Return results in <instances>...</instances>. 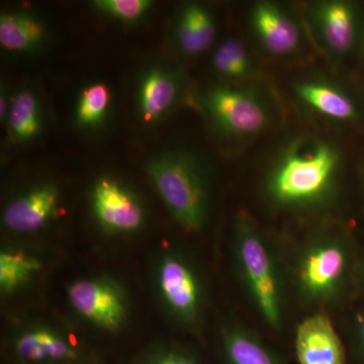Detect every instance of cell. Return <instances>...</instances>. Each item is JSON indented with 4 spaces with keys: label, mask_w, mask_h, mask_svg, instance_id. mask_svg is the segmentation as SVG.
<instances>
[{
    "label": "cell",
    "mask_w": 364,
    "mask_h": 364,
    "mask_svg": "<svg viewBox=\"0 0 364 364\" xmlns=\"http://www.w3.org/2000/svg\"><path fill=\"white\" fill-rule=\"evenodd\" d=\"M340 168L341 155L334 144L315 136L296 139L268 170L263 195L280 212H322L336 198Z\"/></svg>",
    "instance_id": "obj_1"
},
{
    "label": "cell",
    "mask_w": 364,
    "mask_h": 364,
    "mask_svg": "<svg viewBox=\"0 0 364 364\" xmlns=\"http://www.w3.org/2000/svg\"><path fill=\"white\" fill-rule=\"evenodd\" d=\"M356 265L348 235L331 226L318 228L286 257L289 294L313 313H326L344 299Z\"/></svg>",
    "instance_id": "obj_2"
},
{
    "label": "cell",
    "mask_w": 364,
    "mask_h": 364,
    "mask_svg": "<svg viewBox=\"0 0 364 364\" xmlns=\"http://www.w3.org/2000/svg\"><path fill=\"white\" fill-rule=\"evenodd\" d=\"M232 251L235 273L249 304L272 331L282 333L291 296L286 256L244 212L235 219Z\"/></svg>",
    "instance_id": "obj_3"
},
{
    "label": "cell",
    "mask_w": 364,
    "mask_h": 364,
    "mask_svg": "<svg viewBox=\"0 0 364 364\" xmlns=\"http://www.w3.org/2000/svg\"><path fill=\"white\" fill-rule=\"evenodd\" d=\"M144 168L174 220L188 232L202 231L212 205L205 160L186 148H167L148 158Z\"/></svg>",
    "instance_id": "obj_4"
},
{
    "label": "cell",
    "mask_w": 364,
    "mask_h": 364,
    "mask_svg": "<svg viewBox=\"0 0 364 364\" xmlns=\"http://www.w3.org/2000/svg\"><path fill=\"white\" fill-rule=\"evenodd\" d=\"M153 279L170 320L182 329L198 331L207 308V287L193 258L181 249H165L155 262Z\"/></svg>",
    "instance_id": "obj_5"
},
{
    "label": "cell",
    "mask_w": 364,
    "mask_h": 364,
    "mask_svg": "<svg viewBox=\"0 0 364 364\" xmlns=\"http://www.w3.org/2000/svg\"><path fill=\"white\" fill-rule=\"evenodd\" d=\"M200 104L210 128L228 140H251L269 126L267 102L253 88L215 86L203 93Z\"/></svg>",
    "instance_id": "obj_6"
},
{
    "label": "cell",
    "mask_w": 364,
    "mask_h": 364,
    "mask_svg": "<svg viewBox=\"0 0 364 364\" xmlns=\"http://www.w3.org/2000/svg\"><path fill=\"white\" fill-rule=\"evenodd\" d=\"M68 299L81 317L107 332L121 330L128 318L126 294L109 277L76 280L68 287Z\"/></svg>",
    "instance_id": "obj_7"
},
{
    "label": "cell",
    "mask_w": 364,
    "mask_h": 364,
    "mask_svg": "<svg viewBox=\"0 0 364 364\" xmlns=\"http://www.w3.org/2000/svg\"><path fill=\"white\" fill-rule=\"evenodd\" d=\"M93 217L100 226L112 234H133L146 221L145 205L136 193L123 182L102 176L90 193Z\"/></svg>",
    "instance_id": "obj_8"
},
{
    "label": "cell",
    "mask_w": 364,
    "mask_h": 364,
    "mask_svg": "<svg viewBox=\"0 0 364 364\" xmlns=\"http://www.w3.org/2000/svg\"><path fill=\"white\" fill-rule=\"evenodd\" d=\"M186 92L182 73L167 64L144 69L136 86V109L144 124H154L176 109Z\"/></svg>",
    "instance_id": "obj_9"
},
{
    "label": "cell",
    "mask_w": 364,
    "mask_h": 364,
    "mask_svg": "<svg viewBox=\"0 0 364 364\" xmlns=\"http://www.w3.org/2000/svg\"><path fill=\"white\" fill-rule=\"evenodd\" d=\"M249 23L256 39L272 56L289 57L301 47V26L294 14L280 4L255 2Z\"/></svg>",
    "instance_id": "obj_10"
},
{
    "label": "cell",
    "mask_w": 364,
    "mask_h": 364,
    "mask_svg": "<svg viewBox=\"0 0 364 364\" xmlns=\"http://www.w3.org/2000/svg\"><path fill=\"white\" fill-rule=\"evenodd\" d=\"M308 18L323 47L335 56H345L358 39V14L351 4L340 0L314 2Z\"/></svg>",
    "instance_id": "obj_11"
},
{
    "label": "cell",
    "mask_w": 364,
    "mask_h": 364,
    "mask_svg": "<svg viewBox=\"0 0 364 364\" xmlns=\"http://www.w3.org/2000/svg\"><path fill=\"white\" fill-rule=\"evenodd\" d=\"M60 198L59 188L55 184H38L7 203L2 214V223L14 233L39 231L56 215Z\"/></svg>",
    "instance_id": "obj_12"
},
{
    "label": "cell",
    "mask_w": 364,
    "mask_h": 364,
    "mask_svg": "<svg viewBox=\"0 0 364 364\" xmlns=\"http://www.w3.org/2000/svg\"><path fill=\"white\" fill-rule=\"evenodd\" d=\"M296 353L299 364H346L342 340L324 312L312 313L299 323Z\"/></svg>",
    "instance_id": "obj_13"
},
{
    "label": "cell",
    "mask_w": 364,
    "mask_h": 364,
    "mask_svg": "<svg viewBox=\"0 0 364 364\" xmlns=\"http://www.w3.org/2000/svg\"><path fill=\"white\" fill-rule=\"evenodd\" d=\"M217 23L214 14L200 2L183 4L177 11L173 26L174 43L181 54L196 57L214 44Z\"/></svg>",
    "instance_id": "obj_14"
},
{
    "label": "cell",
    "mask_w": 364,
    "mask_h": 364,
    "mask_svg": "<svg viewBox=\"0 0 364 364\" xmlns=\"http://www.w3.org/2000/svg\"><path fill=\"white\" fill-rule=\"evenodd\" d=\"M49 38L47 23L37 14L21 9L0 16V45L6 52L30 55L39 52Z\"/></svg>",
    "instance_id": "obj_15"
},
{
    "label": "cell",
    "mask_w": 364,
    "mask_h": 364,
    "mask_svg": "<svg viewBox=\"0 0 364 364\" xmlns=\"http://www.w3.org/2000/svg\"><path fill=\"white\" fill-rule=\"evenodd\" d=\"M228 364H284L259 334L240 321H228L220 329Z\"/></svg>",
    "instance_id": "obj_16"
},
{
    "label": "cell",
    "mask_w": 364,
    "mask_h": 364,
    "mask_svg": "<svg viewBox=\"0 0 364 364\" xmlns=\"http://www.w3.org/2000/svg\"><path fill=\"white\" fill-rule=\"evenodd\" d=\"M294 91L299 100L321 116L335 121H354L358 107L351 97L339 86L322 78H308L298 81Z\"/></svg>",
    "instance_id": "obj_17"
},
{
    "label": "cell",
    "mask_w": 364,
    "mask_h": 364,
    "mask_svg": "<svg viewBox=\"0 0 364 364\" xmlns=\"http://www.w3.org/2000/svg\"><path fill=\"white\" fill-rule=\"evenodd\" d=\"M9 138L25 145L37 140L45 129V116L39 95L32 88H21L11 97L6 122Z\"/></svg>",
    "instance_id": "obj_18"
},
{
    "label": "cell",
    "mask_w": 364,
    "mask_h": 364,
    "mask_svg": "<svg viewBox=\"0 0 364 364\" xmlns=\"http://www.w3.org/2000/svg\"><path fill=\"white\" fill-rule=\"evenodd\" d=\"M16 350L23 361L33 364L79 358L78 351L65 337L48 328H33L21 333L16 341Z\"/></svg>",
    "instance_id": "obj_19"
},
{
    "label": "cell",
    "mask_w": 364,
    "mask_h": 364,
    "mask_svg": "<svg viewBox=\"0 0 364 364\" xmlns=\"http://www.w3.org/2000/svg\"><path fill=\"white\" fill-rule=\"evenodd\" d=\"M210 66L217 75L237 83L252 80L260 71L247 46L236 38H228L215 47Z\"/></svg>",
    "instance_id": "obj_20"
},
{
    "label": "cell",
    "mask_w": 364,
    "mask_h": 364,
    "mask_svg": "<svg viewBox=\"0 0 364 364\" xmlns=\"http://www.w3.org/2000/svg\"><path fill=\"white\" fill-rule=\"evenodd\" d=\"M111 87L104 81H92L79 91L74 109V122L81 131H100L109 119L112 109Z\"/></svg>",
    "instance_id": "obj_21"
},
{
    "label": "cell",
    "mask_w": 364,
    "mask_h": 364,
    "mask_svg": "<svg viewBox=\"0 0 364 364\" xmlns=\"http://www.w3.org/2000/svg\"><path fill=\"white\" fill-rule=\"evenodd\" d=\"M42 269L36 256L16 249H6L0 253V291L9 296L25 286Z\"/></svg>",
    "instance_id": "obj_22"
},
{
    "label": "cell",
    "mask_w": 364,
    "mask_h": 364,
    "mask_svg": "<svg viewBox=\"0 0 364 364\" xmlns=\"http://www.w3.org/2000/svg\"><path fill=\"white\" fill-rule=\"evenodd\" d=\"M92 6L109 18L132 25L148 16L153 2L149 0H95Z\"/></svg>",
    "instance_id": "obj_23"
},
{
    "label": "cell",
    "mask_w": 364,
    "mask_h": 364,
    "mask_svg": "<svg viewBox=\"0 0 364 364\" xmlns=\"http://www.w3.org/2000/svg\"><path fill=\"white\" fill-rule=\"evenodd\" d=\"M136 364H200L191 353L176 347H154L143 353Z\"/></svg>",
    "instance_id": "obj_24"
},
{
    "label": "cell",
    "mask_w": 364,
    "mask_h": 364,
    "mask_svg": "<svg viewBox=\"0 0 364 364\" xmlns=\"http://www.w3.org/2000/svg\"><path fill=\"white\" fill-rule=\"evenodd\" d=\"M353 332L359 353L364 358V310L359 312L354 320Z\"/></svg>",
    "instance_id": "obj_25"
},
{
    "label": "cell",
    "mask_w": 364,
    "mask_h": 364,
    "mask_svg": "<svg viewBox=\"0 0 364 364\" xmlns=\"http://www.w3.org/2000/svg\"><path fill=\"white\" fill-rule=\"evenodd\" d=\"M11 97H9L6 86H1V95H0V119L2 124H6L9 109H11Z\"/></svg>",
    "instance_id": "obj_26"
},
{
    "label": "cell",
    "mask_w": 364,
    "mask_h": 364,
    "mask_svg": "<svg viewBox=\"0 0 364 364\" xmlns=\"http://www.w3.org/2000/svg\"><path fill=\"white\" fill-rule=\"evenodd\" d=\"M355 277L359 280V282H360L361 286L364 289V260L356 265Z\"/></svg>",
    "instance_id": "obj_27"
}]
</instances>
